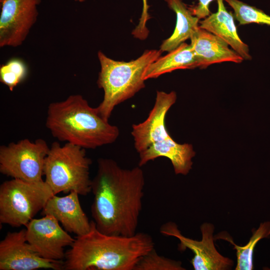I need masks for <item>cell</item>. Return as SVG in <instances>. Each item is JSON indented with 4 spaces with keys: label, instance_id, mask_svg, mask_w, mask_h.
<instances>
[{
    "label": "cell",
    "instance_id": "obj_1",
    "mask_svg": "<svg viewBox=\"0 0 270 270\" xmlns=\"http://www.w3.org/2000/svg\"><path fill=\"white\" fill-rule=\"evenodd\" d=\"M145 178L141 166L124 168L114 160H98L92 180L91 212L96 228L108 234H135L142 210Z\"/></svg>",
    "mask_w": 270,
    "mask_h": 270
},
{
    "label": "cell",
    "instance_id": "obj_2",
    "mask_svg": "<svg viewBox=\"0 0 270 270\" xmlns=\"http://www.w3.org/2000/svg\"><path fill=\"white\" fill-rule=\"evenodd\" d=\"M90 222V231L76 236L66 252L64 270H134L139 260L154 248L146 233L108 235L100 232L94 220Z\"/></svg>",
    "mask_w": 270,
    "mask_h": 270
},
{
    "label": "cell",
    "instance_id": "obj_3",
    "mask_svg": "<svg viewBox=\"0 0 270 270\" xmlns=\"http://www.w3.org/2000/svg\"><path fill=\"white\" fill-rule=\"evenodd\" d=\"M46 126L58 140L84 149L111 144L120 135L118 127L102 118L96 108L78 94L50 104Z\"/></svg>",
    "mask_w": 270,
    "mask_h": 270
},
{
    "label": "cell",
    "instance_id": "obj_4",
    "mask_svg": "<svg viewBox=\"0 0 270 270\" xmlns=\"http://www.w3.org/2000/svg\"><path fill=\"white\" fill-rule=\"evenodd\" d=\"M176 94L157 91L154 106L143 122L132 126L134 146L139 154L138 166L160 157L171 162L176 174L186 175L192 168L195 152L191 144H180L170 136L165 126L167 112L176 102Z\"/></svg>",
    "mask_w": 270,
    "mask_h": 270
},
{
    "label": "cell",
    "instance_id": "obj_5",
    "mask_svg": "<svg viewBox=\"0 0 270 270\" xmlns=\"http://www.w3.org/2000/svg\"><path fill=\"white\" fill-rule=\"evenodd\" d=\"M160 50H146L138 58L130 62L114 60L98 51L100 64L97 84L104 92L96 107L100 116L108 120L114 108L132 98L145 86L144 73L147 67L160 56Z\"/></svg>",
    "mask_w": 270,
    "mask_h": 270
},
{
    "label": "cell",
    "instance_id": "obj_6",
    "mask_svg": "<svg viewBox=\"0 0 270 270\" xmlns=\"http://www.w3.org/2000/svg\"><path fill=\"white\" fill-rule=\"evenodd\" d=\"M91 164L84 148L70 143L61 146L54 142L44 160V181L54 194L76 192L86 196L92 190Z\"/></svg>",
    "mask_w": 270,
    "mask_h": 270
},
{
    "label": "cell",
    "instance_id": "obj_7",
    "mask_svg": "<svg viewBox=\"0 0 270 270\" xmlns=\"http://www.w3.org/2000/svg\"><path fill=\"white\" fill-rule=\"evenodd\" d=\"M54 194L44 180L13 178L0 186V222L13 227L26 226Z\"/></svg>",
    "mask_w": 270,
    "mask_h": 270
},
{
    "label": "cell",
    "instance_id": "obj_8",
    "mask_svg": "<svg viewBox=\"0 0 270 270\" xmlns=\"http://www.w3.org/2000/svg\"><path fill=\"white\" fill-rule=\"evenodd\" d=\"M50 147L43 139L24 138L0 147V172L13 178L44 180L45 158Z\"/></svg>",
    "mask_w": 270,
    "mask_h": 270
},
{
    "label": "cell",
    "instance_id": "obj_9",
    "mask_svg": "<svg viewBox=\"0 0 270 270\" xmlns=\"http://www.w3.org/2000/svg\"><path fill=\"white\" fill-rule=\"evenodd\" d=\"M202 234L201 240H194L183 236L176 224L172 222L162 224L160 232L165 236H172L179 241L178 249L191 250L194 256L191 263L195 270H224L233 266V261L220 254L216 250L213 233L214 226L210 223H204L200 226Z\"/></svg>",
    "mask_w": 270,
    "mask_h": 270
},
{
    "label": "cell",
    "instance_id": "obj_10",
    "mask_svg": "<svg viewBox=\"0 0 270 270\" xmlns=\"http://www.w3.org/2000/svg\"><path fill=\"white\" fill-rule=\"evenodd\" d=\"M0 47L22 44L38 15L40 0H0Z\"/></svg>",
    "mask_w": 270,
    "mask_h": 270
},
{
    "label": "cell",
    "instance_id": "obj_11",
    "mask_svg": "<svg viewBox=\"0 0 270 270\" xmlns=\"http://www.w3.org/2000/svg\"><path fill=\"white\" fill-rule=\"evenodd\" d=\"M64 270V260L41 257L26 238V230L8 232L0 242V270Z\"/></svg>",
    "mask_w": 270,
    "mask_h": 270
},
{
    "label": "cell",
    "instance_id": "obj_12",
    "mask_svg": "<svg viewBox=\"0 0 270 270\" xmlns=\"http://www.w3.org/2000/svg\"><path fill=\"white\" fill-rule=\"evenodd\" d=\"M33 218L26 226V238L41 257L50 260H63L64 248L71 246L73 238L60 222L51 215Z\"/></svg>",
    "mask_w": 270,
    "mask_h": 270
},
{
    "label": "cell",
    "instance_id": "obj_13",
    "mask_svg": "<svg viewBox=\"0 0 270 270\" xmlns=\"http://www.w3.org/2000/svg\"><path fill=\"white\" fill-rule=\"evenodd\" d=\"M78 195L76 192L64 196L53 195L42 210V215L53 216L68 232L77 236L88 233L91 222L80 206Z\"/></svg>",
    "mask_w": 270,
    "mask_h": 270
},
{
    "label": "cell",
    "instance_id": "obj_14",
    "mask_svg": "<svg viewBox=\"0 0 270 270\" xmlns=\"http://www.w3.org/2000/svg\"><path fill=\"white\" fill-rule=\"evenodd\" d=\"M190 39L200 68L223 62L239 64L244 60L221 38L199 26Z\"/></svg>",
    "mask_w": 270,
    "mask_h": 270
},
{
    "label": "cell",
    "instance_id": "obj_15",
    "mask_svg": "<svg viewBox=\"0 0 270 270\" xmlns=\"http://www.w3.org/2000/svg\"><path fill=\"white\" fill-rule=\"evenodd\" d=\"M216 1L217 12L200 20L199 27L221 38L244 60H251L248 46L238 35L234 15L227 11L224 0Z\"/></svg>",
    "mask_w": 270,
    "mask_h": 270
},
{
    "label": "cell",
    "instance_id": "obj_16",
    "mask_svg": "<svg viewBox=\"0 0 270 270\" xmlns=\"http://www.w3.org/2000/svg\"><path fill=\"white\" fill-rule=\"evenodd\" d=\"M199 64L191 45L183 42L168 54L159 57L145 70L144 80L156 78L166 73L179 69H193Z\"/></svg>",
    "mask_w": 270,
    "mask_h": 270
},
{
    "label": "cell",
    "instance_id": "obj_17",
    "mask_svg": "<svg viewBox=\"0 0 270 270\" xmlns=\"http://www.w3.org/2000/svg\"><path fill=\"white\" fill-rule=\"evenodd\" d=\"M169 8L176 14L175 28L170 37L165 40L160 46L163 52H170L190 38L198 28L200 19L193 15L189 8L182 0H165Z\"/></svg>",
    "mask_w": 270,
    "mask_h": 270
},
{
    "label": "cell",
    "instance_id": "obj_18",
    "mask_svg": "<svg viewBox=\"0 0 270 270\" xmlns=\"http://www.w3.org/2000/svg\"><path fill=\"white\" fill-rule=\"evenodd\" d=\"M270 235V222H266L261 223L258 228L253 233L249 242L244 246L236 244L227 236L221 238H224L228 241L234 246V249L236 250L237 257V264L236 270H251L253 269V252L254 248L258 242L262 238H268Z\"/></svg>",
    "mask_w": 270,
    "mask_h": 270
},
{
    "label": "cell",
    "instance_id": "obj_19",
    "mask_svg": "<svg viewBox=\"0 0 270 270\" xmlns=\"http://www.w3.org/2000/svg\"><path fill=\"white\" fill-rule=\"evenodd\" d=\"M233 9L234 16L240 25L251 23L270 26V16L262 10L239 0H224Z\"/></svg>",
    "mask_w": 270,
    "mask_h": 270
},
{
    "label": "cell",
    "instance_id": "obj_20",
    "mask_svg": "<svg viewBox=\"0 0 270 270\" xmlns=\"http://www.w3.org/2000/svg\"><path fill=\"white\" fill-rule=\"evenodd\" d=\"M28 74V68L21 59H10L0 68V81L10 91L22 82Z\"/></svg>",
    "mask_w": 270,
    "mask_h": 270
},
{
    "label": "cell",
    "instance_id": "obj_21",
    "mask_svg": "<svg viewBox=\"0 0 270 270\" xmlns=\"http://www.w3.org/2000/svg\"><path fill=\"white\" fill-rule=\"evenodd\" d=\"M181 262L159 255L154 248L142 256L134 270H184Z\"/></svg>",
    "mask_w": 270,
    "mask_h": 270
},
{
    "label": "cell",
    "instance_id": "obj_22",
    "mask_svg": "<svg viewBox=\"0 0 270 270\" xmlns=\"http://www.w3.org/2000/svg\"><path fill=\"white\" fill-rule=\"evenodd\" d=\"M142 11L139 20L138 24L132 32V34L134 38L141 40H145L148 36L149 31L146 26V24L148 20L150 18V16L148 12L150 6L148 4V0H142Z\"/></svg>",
    "mask_w": 270,
    "mask_h": 270
},
{
    "label": "cell",
    "instance_id": "obj_23",
    "mask_svg": "<svg viewBox=\"0 0 270 270\" xmlns=\"http://www.w3.org/2000/svg\"><path fill=\"white\" fill-rule=\"evenodd\" d=\"M214 0H198L196 5L189 8L193 15L198 19H204L210 14L209 6Z\"/></svg>",
    "mask_w": 270,
    "mask_h": 270
},
{
    "label": "cell",
    "instance_id": "obj_24",
    "mask_svg": "<svg viewBox=\"0 0 270 270\" xmlns=\"http://www.w3.org/2000/svg\"><path fill=\"white\" fill-rule=\"evenodd\" d=\"M76 2H84L85 0H74Z\"/></svg>",
    "mask_w": 270,
    "mask_h": 270
}]
</instances>
